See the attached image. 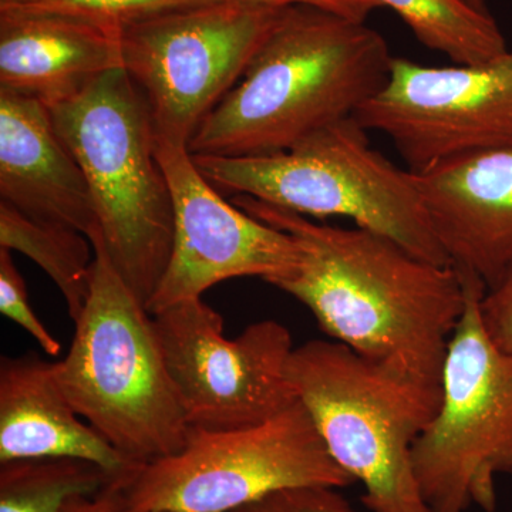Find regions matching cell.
Returning <instances> with one entry per match:
<instances>
[{
    "mask_svg": "<svg viewBox=\"0 0 512 512\" xmlns=\"http://www.w3.org/2000/svg\"><path fill=\"white\" fill-rule=\"evenodd\" d=\"M231 202L298 244V266L272 286L303 303L330 338L440 406L448 343L466 308L453 266L367 229L318 224L249 195Z\"/></svg>",
    "mask_w": 512,
    "mask_h": 512,
    "instance_id": "6da1fadb",
    "label": "cell"
},
{
    "mask_svg": "<svg viewBox=\"0 0 512 512\" xmlns=\"http://www.w3.org/2000/svg\"><path fill=\"white\" fill-rule=\"evenodd\" d=\"M393 57L365 22L289 6L237 86L192 137V156L254 157L289 150L350 119L382 92Z\"/></svg>",
    "mask_w": 512,
    "mask_h": 512,
    "instance_id": "7a4b0ae2",
    "label": "cell"
},
{
    "mask_svg": "<svg viewBox=\"0 0 512 512\" xmlns=\"http://www.w3.org/2000/svg\"><path fill=\"white\" fill-rule=\"evenodd\" d=\"M89 298L69 352L55 362L74 412L137 466L184 447L190 424L154 318L111 264L99 232Z\"/></svg>",
    "mask_w": 512,
    "mask_h": 512,
    "instance_id": "3957f363",
    "label": "cell"
},
{
    "mask_svg": "<svg viewBox=\"0 0 512 512\" xmlns=\"http://www.w3.org/2000/svg\"><path fill=\"white\" fill-rule=\"evenodd\" d=\"M49 110L89 183L106 254L147 308L170 261L174 210L146 100L117 69Z\"/></svg>",
    "mask_w": 512,
    "mask_h": 512,
    "instance_id": "277c9868",
    "label": "cell"
},
{
    "mask_svg": "<svg viewBox=\"0 0 512 512\" xmlns=\"http://www.w3.org/2000/svg\"><path fill=\"white\" fill-rule=\"evenodd\" d=\"M192 158L220 192L249 195L305 217L350 218L423 261L451 266L414 174L370 146L366 128L355 117L281 153Z\"/></svg>",
    "mask_w": 512,
    "mask_h": 512,
    "instance_id": "5b68a950",
    "label": "cell"
},
{
    "mask_svg": "<svg viewBox=\"0 0 512 512\" xmlns=\"http://www.w3.org/2000/svg\"><path fill=\"white\" fill-rule=\"evenodd\" d=\"M289 377L330 456L363 484L367 510L431 512L413 446L439 404L336 340L295 348Z\"/></svg>",
    "mask_w": 512,
    "mask_h": 512,
    "instance_id": "8992f818",
    "label": "cell"
},
{
    "mask_svg": "<svg viewBox=\"0 0 512 512\" xmlns=\"http://www.w3.org/2000/svg\"><path fill=\"white\" fill-rule=\"evenodd\" d=\"M460 276L466 308L448 343L439 410L414 441V474L431 512H494L495 478L512 476V357L485 328L483 282Z\"/></svg>",
    "mask_w": 512,
    "mask_h": 512,
    "instance_id": "52a82bcc",
    "label": "cell"
},
{
    "mask_svg": "<svg viewBox=\"0 0 512 512\" xmlns=\"http://www.w3.org/2000/svg\"><path fill=\"white\" fill-rule=\"evenodd\" d=\"M353 483L298 402L244 429L190 427L180 451L143 464L123 491L130 512H237L288 488Z\"/></svg>",
    "mask_w": 512,
    "mask_h": 512,
    "instance_id": "ba28073f",
    "label": "cell"
},
{
    "mask_svg": "<svg viewBox=\"0 0 512 512\" xmlns=\"http://www.w3.org/2000/svg\"><path fill=\"white\" fill-rule=\"evenodd\" d=\"M284 9L218 0L121 28L123 69L143 94L158 138L190 146L205 117L242 79Z\"/></svg>",
    "mask_w": 512,
    "mask_h": 512,
    "instance_id": "9c48e42d",
    "label": "cell"
},
{
    "mask_svg": "<svg viewBox=\"0 0 512 512\" xmlns=\"http://www.w3.org/2000/svg\"><path fill=\"white\" fill-rule=\"evenodd\" d=\"M158 339L192 429L235 430L274 419L299 402L289 377L292 335L276 320L235 339L202 298L154 313Z\"/></svg>",
    "mask_w": 512,
    "mask_h": 512,
    "instance_id": "30bf717a",
    "label": "cell"
},
{
    "mask_svg": "<svg viewBox=\"0 0 512 512\" xmlns=\"http://www.w3.org/2000/svg\"><path fill=\"white\" fill-rule=\"evenodd\" d=\"M353 117L386 134L413 174L512 150V49L490 62L444 67L393 57L386 86Z\"/></svg>",
    "mask_w": 512,
    "mask_h": 512,
    "instance_id": "8fae6325",
    "label": "cell"
},
{
    "mask_svg": "<svg viewBox=\"0 0 512 512\" xmlns=\"http://www.w3.org/2000/svg\"><path fill=\"white\" fill-rule=\"evenodd\" d=\"M156 151L173 198L174 238L167 269L147 305L151 315L201 298L228 279L258 276L272 284L298 266L295 239L225 201L187 146L157 137Z\"/></svg>",
    "mask_w": 512,
    "mask_h": 512,
    "instance_id": "7c38bea8",
    "label": "cell"
},
{
    "mask_svg": "<svg viewBox=\"0 0 512 512\" xmlns=\"http://www.w3.org/2000/svg\"><path fill=\"white\" fill-rule=\"evenodd\" d=\"M450 264L493 288L512 266V150L414 174Z\"/></svg>",
    "mask_w": 512,
    "mask_h": 512,
    "instance_id": "4fadbf2b",
    "label": "cell"
},
{
    "mask_svg": "<svg viewBox=\"0 0 512 512\" xmlns=\"http://www.w3.org/2000/svg\"><path fill=\"white\" fill-rule=\"evenodd\" d=\"M0 202L92 238L99 232L89 183L49 107L0 89Z\"/></svg>",
    "mask_w": 512,
    "mask_h": 512,
    "instance_id": "5bb4252c",
    "label": "cell"
},
{
    "mask_svg": "<svg viewBox=\"0 0 512 512\" xmlns=\"http://www.w3.org/2000/svg\"><path fill=\"white\" fill-rule=\"evenodd\" d=\"M120 35L73 16L0 12V89L53 109L123 69Z\"/></svg>",
    "mask_w": 512,
    "mask_h": 512,
    "instance_id": "9a60e30c",
    "label": "cell"
},
{
    "mask_svg": "<svg viewBox=\"0 0 512 512\" xmlns=\"http://www.w3.org/2000/svg\"><path fill=\"white\" fill-rule=\"evenodd\" d=\"M77 458L127 483L131 463L79 416L57 382L55 362L35 352L0 360V464Z\"/></svg>",
    "mask_w": 512,
    "mask_h": 512,
    "instance_id": "2e32d148",
    "label": "cell"
},
{
    "mask_svg": "<svg viewBox=\"0 0 512 512\" xmlns=\"http://www.w3.org/2000/svg\"><path fill=\"white\" fill-rule=\"evenodd\" d=\"M0 248L18 251L50 276L73 322L89 298L94 262L92 241L64 225L30 218L0 202Z\"/></svg>",
    "mask_w": 512,
    "mask_h": 512,
    "instance_id": "e0dca14e",
    "label": "cell"
},
{
    "mask_svg": "<svg viewBox=\"0 0 512 512\" xmlns=\"http://www.w3.org/2000/svg\"><path fill=\"white\" fill-rule=\"evenodd\" d=\"M393 9L420 43L454 64H481L504 55L507 42L490 12L467 0H376Z\"/></svg>",
    "mask_w": 512,
    "mask_h": 512,
    "instance_id": "ac0fdd59",
    "label": "cell"
},
{
    "mask_svg": "<svg viewBox=\"0 0 512 512\" xmlns=\"http://www.w3.org/2000/svg\"><path fill=\"white\" fill-rule=\"evenodd\" d=\"M96 464L77 458H33L0 467V512H62L70 500L113 483Z\"/></svg>",
    "mask_w": 512,
    "mask_h": 512,
    "instance_id": "d6986e66",
    "label": "cell"
},
{
    "mask_svg": "<svg viewBox=\"0 0 512 512\" xmlns=\"http://www.w3.org/2000/svg\"><path fill=\"white\" fill-rule=\"evenodd\" d=\"M218 0H0V12L53 13L124 28L128 23Z\"/></svg>",
    "mask_w": 512,
    "mask_h": 512,
    "instance_id": "ffe728a7",
    "label": "cell"
},
{
    "mask_svg": "<svg viewBox=\"0 0 512 512\" xmlns=\"http://www.w3.org/2000/svg\"><path fill=\"white\" fill-rule=\"evenodd\" d=\"M0 312L25 329L46 355L59 356L62 346L37 318L29 302L25 281L13 264L9 249L5 248H0Z\"/></svg>",
    "mask_w": 512,
    "mask_h": 512,
    "instance_id": "44dd1931",
    "label": "cell"
},
{
    "mask_svg": "<svg viewBox=\"0 0 512 512\" xmlns=\"http://www.w3.org/2000/svg\"><path fill=\"white\" fill-rule=\"evenodd\" d=\"M237 512H356L339 488L298 487L278 491Z\"/></svg>",
    "mask_w": 512,
    "mask_h": 512,
    "instance_id": "7402d4cb",
    "label": "cell"
},
{
    "mask_svg": "<svg viewBox=\"0 0 512 512\" xmlns=\"http://www.w3.org/2000/svg\"><path fill=\"white\" fill-rule=\"evenodd\" d=\"M481 312L495 345L512 357V266L497 285L484 293Z\"/></svg>",
    "mask_w": 512,
    "mask_h": 512,
    "instance_id": "603a6c76",
    "label": "cell"
},
{
    "mask_svg": "<svg viewBox=\"0 0 512 512\" xmlns=\"http://www.w3.org/2000/svg\"><path fill=\"white\" fill-rule=\"evenodd\" d=\"M251 5L269 6V8H289V6H313L338 13L346 18L365 22L370 13L382 8L376 0H237Z\"/></svg>",
    "mask_w": 512,
    "mask_h": 512,
    "instance_id": "cb8c5ba5",
    "label": "cell"
},
{
    "mask_svg": "<svg viewBox=\"0 0 512 512\" xmlns=\"http://www.w3.org/2000/svg\"><path fill=\"white\" fill-rule=\"evenodd\" d=\"M123 485V481H113L97 494L73 498L62 512H130Z\"/></svg>",
    "mask_w": 512,
    "mask_h": 512,
    "instance_id": "d4e9b609",
    "label": "cell"
},
{
    "mask_svg": "<svg viewBox=\"0 0 512 512\" xmlns=\"http://www.w3.org/2000/svg\"><path fill=\"white\" fill-rule=\"evenodd\" d=\"M467 2L478 10H483V12H490V10L487 8V3H485V0H467Z\"/></svg>",
    "mask_w": 512,
    "mask_h": 512,
    "instance_id": "484cf974",
    "label": "cell"
}]
</instances>
